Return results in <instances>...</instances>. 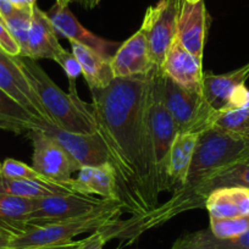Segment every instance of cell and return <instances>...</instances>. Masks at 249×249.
<instances>
[{"mask_svg": "<svg viewBox=\"0 0 249 249\" xmlns=\"http://www.w3.org/2000/svg\"><path fill=\"white\" fill-rule=\"evenodd\" d=\"M32 9H18L8 18H3L9 32L21 48L20 56H27L28 39H30L31 21H32Z\"/></svg>", "mask_w": 249, "mask_h": 249, "instance_id": "24", "label": "cell"}, {"mask_svg": "<svg viewBox=\"0 0 249 249\" xmlns=\"http://www.w3.org/2000/svg\"><path fill=\"white\" fill-rule=\"evenodd\" d=\"M47 15L50 22L54 26V30L57 36L87 45L105 56L111 57L117 48L120 47V43L110 42L104 38H100L99 36L93 35L90 31L83 27L80 21L76 18V16L71 13L68 4L56 1L54 6L48 11Z\"/></svg>", "mask_w": 249, "mask_h": 249, "instance_id": "13", "label": "cell"}, {"mask_svg": "<svg viewBox=\"0 0 249 249\" xmlns=\"http://www.w3.org/2000/svg\"><path fill=\"white\" fill-rule=\"evenodd\" d=\"M89 90L120 203L133 217L144 216L159 205L160 196L148 121V76L114 78L105 88Z\"/></svg>", "mask_w": 249, "mask_h": 249, "instance_id": "1", "label": "cell"}, {"mask_svg": "<svg viewBox=\"0 0 249 249\" xmlns=\"http://www.w3.org/2000/svg\"><path fill=\"white\" fill-rule=\"evenodd\" d=\"M1 175L9 178H31V179H47L38 174L32 166H28L20 160L8 158L1 165Z\"/></svg>", "mask_w": 249, "mask_h": 249, "instance_id": "28", "label": "cell"}, {"mask_svg": "<svg viewBox=\"0 0 249 249\" xmlns=\"http://www.w3.org/2000/svg\"><path fill=\"white\" fill-rule=\"evenodd\" d=\"M215 126L236 135H247L249 133V107L219 115L215 120Z\"/></svg>", "mask_w": 249, "mask_h": 249, "instance_id": "25", "label": "cell"}, {"mask_svg": "<svg viewBox=\"0 0 249 249\" xmlns=\"http://www.w3.org/2000/svg\"><path fill=\"white\" fill-rule=\"evenodd\" d=\"M209 230L217 238H233L241 236L249 231V215L231 219H210Z\"/></svg>", "mask_w": 249, "mask_h": 249, "instance_id": "26", "label": "cell"}, {"mask_svg": "<svg viewBox=\"0 0 249 249\" xmlns=\"http://www.w3.org/2000/svg\"><path fill=\"white\" fill-rule=\"evenodd\" d=\"M45 133L54 138L81 167L110 164L109 153L98 131L94 133H73L50 124Z\"/></svg>", "mask_w": 249, "mask_h": 249, "instance_id": "12", "label": "cell"}, {"mask_svg": "<svg viewBox=\"0 0 249 249\" xmlns=\"http://www.w3.org/2000/svg\"><path fill=\"white\" fill-rule=\"evenodd\" d=\"M16 10H18V8H15L9 0H0V16L3 18L10 16Z\"/></svg>", "mask_w": 249, "mask_h": 249, "instance_id": "32", "label": "cell"}, {"mask_svg": "<svg viewBox=\"0 0 249 249\" xmlns=\"http://www.w3.org/2000/svg\"><path fill=\"white\" fill-rule=\"evenodd\" d=\"M72 1H78V3H81L83 5V4H85V0H61V1H57V3H64V4H70V3H72Z\"/></svg>", "mask_w": 249, "mask_h": 249, "instance_id": "37", "label": "cell"}, {"mask_svg": "<svg viewBox=\"0 0 249 249\" xmlns=\"http://www.w3.org/2000/svg\"><path fill=\"white\" fill-rule=\"evenodd\" d=\"M186 1H188V3H198L200 0H186Z\"/></svg>", "mask_w": 249, "mask_h": 249, "instance_id": "40", "label": "cell"}, {"mask_svg": "<svg viewBox=\"0 0 249 249\" xmlns=\"http://www.w3.org/2000/svg\"><path fill=\"white\" fill-rule=\"evenodd\" d=\"M0 49H1V48H0Z\"/></svg>", "mask_w": 249, "mask_h": 249, "instance_id": "43", "label": "cell"}, {"mask_svg": "<svg viewBox=\"0 0 249 249\" xmlns=\"http://www.w3.org/2000/svg\"><path fill=\"white\" fill-rule=\"evenodd\" d=\"M122 213L124 207L121 203L119 200H110L107 204L76 219L33 227L23 233L16 234L11 239L9 249H30L70 243L80 234L94 232L100 227L117 221Z\"/></svg>", "mask_w": 249, "mask_h": 249, "instance_id": "4", "label": "cell"}, {"mask_svg": "<svg viewBox=\"0 0 249 249\" xmlns=\"http://www.w3.org/2000/svg\"><path fill=\"white\" fill-rule=\"evenodd\" d=\"M181 8L182 0H160L157 5L148 8L143 18L141 28L147 36L153 64L159 69L176 39Z\"/></svg>", "mask_w": 249, "mask_h": 249, "instance_id": "7", "label": "cell"}, {"mask_svg": "<svg viewBox=\"0 0 249 249\" xmlns=\"http://www.w3.org/2000/svg\"><path fill=\"white\" fill-rule=\"evenodd\" d=\"M18 61L54 126L73 133L97 132L92 107L81 99L75 82L69 81L66 93L49 77L37 60L18 56Z\"/></svg>", "mask_w": 249, "mask_h": 249, "instance_id": "2", "label": "cell"}, {"mask_svg": "<svg viewBox=\"0 0 249 249\" xmlns=\"http://www.w3.org/2000/svg\"><path fill=\"white\" fill-rule=\"evenodd\" d=\"M210 219H231L249 215V190L225 187L213 191L205 200Z\"/></svg>", "mask_w": 249, "mask_h": 249, "instance_id": "19", "label": "cell"}, {"mask_svg": "<svg viewBox=\"0 0 249 249\" xmlns=\"http://www.w3.org/2000/svg\"><path fill=\"white\" fill-rule=\"evenodd\" d=\"M56 1H61V0H56Z\"/></svg>", "mask_w": 249, "mask_h": 249, "instance_id": "42", "label": "cell"}, {"mask_svg": "<svg viewBox=\"0 0 249 249\" xmlns=\"http://www.w3.org/2000/svg\"><path fill=\"white\" fill-rule=\"evenodd\" d=\"M100 0H85V4L83 5L86 6V8L90 9V8H94V6H97L98 4H99Z\"/></svg>", "mask_w": 249, "mask_h": 249, "instance_id": "36", "label": "cell"}, {"mask_svg": "<svg viewBox=\"0 0 249 249\" xmlns=\"http://www.w3.org/2000/svg\"><path fill=\"white\" fill-rule=\"evenodd\" d=\"M62 50L64 48L60 45L54 26L47 13L40 10L37 5L33 6L27 57L33 60H55Z\"/></svg>", "mask_w": 249, "mask_h": 249, "instance_id": "18", "label": "cell"}, {"mask_svg": "<svg viewBox=\"0 0 249 249\" xmlns=\"http://www.w3.org/2000/svg\"><path fill=\"white\" fill-rule=\"evenodd\" d=\"M27 136L33 145V169L50 181L70 183L72 174L81 169L78 162L44 131H30Z\"/></svg>", "mask_w": 249, "mask_h": 249, "instance_id": "9", "label": "cell"}, {"mask_svg": "<svg viewBox=\"0 0 249 249\" xmlns=\"http://www.w3.org/2000/svg\"><path fill=\"white\" fill-rule=\"evenodd\" d=\"M0 229H1V227H0Z\"/></svg>", "mask_w": 249, "mask_h": 249, "instance_id": "44", "label": "cell"}, {"mask_svg": "<svg viewBox=\"0 0 249 249\" xmlns=\"http://www.w3.org/2000/svg\"><path fill=\"white\" fill-rule=\"evenodd\" d=\"M55 62H57L60 66L62 68L64 72L68 76L69 81L71 82H75L81 75H82V69H81L80 62L76 59L75 55L72 53L68 52V50H62L54 60Z\"/></svg>", "mask_w": 249, "mask_h": 249, "instance_id": "29", "label": "cell"}, {"mask_svg": "<svg viewBox=\"0 0 249 249\" xmlns=\"http://www.w3.org/2000/svg\"><path fill=\"white\" fill-rule=\"evenodd\" d=\"M0 89H3L16 102L20 103L45 126L53 124L37 93L21 69L18 56H11L1 49H0Z\"/></svg>", "mask_w": 249, "mask_h": 249, "instance_id": "10", "label": "cell"}, {"mask_svg": "<svg viewBox=\"0 0 249 249\" xmlns=\"http://www.w3.org/2000/svg\"><path fill=\"white\" fill-rule=\"evenodd\" d=\"M15 234L11 233V232L0 229V249H9V244H10Z\"/></svg>", "mask_w": 249, "mask_h": 249, "instance_id": "33", "label": "cell"}, {"mask_svg": "<svg viewBox=\"0 0 249 249\" xmlns=\"http://www.w3.org/2000/svg\"><path fill=\"white\" fill-rule=\"evenodd\" d=\"M162 103L176 124L178 133L202 135L215 126L216 115L203 98L202 92L187 89L162 73Z\"/></svg>", "mask_w": 249, "mask_h": 249, "instance_id": "5", "label": "cell"}, {"mask_svg": "<svg viewBox=\"0 0 249 249\" xmlns=\"http://www.w3.org/2000/svg\"><path fill=\"white\" fill-rule=\"evenodd\" d=\"M26 3H27L28 6H31V8H33V6H36L37 4H36V0H25Z\"/></svg>", "mask_w": 249, "mask_h": 249, "instance_id": "39", "label": "cell"}, {"mask_svg": "<svg viewBox=\"0 0 249 249\" xmlns=\"http://www.w3.org/2000/svg\"><path fill=\"white\" fill-rule=\"evenodd\" d=\"M208 27L209 16L205 9L204 0H200L198 3H188L186 0H182L176 39L200 62H203Z\"/></svg>", "mask_w": 249, "mask_h": 249, "instance_id": "14", "label": "cell"}, {"mask_svg": "<svg viewBox=\"0 0 249 249\" xmlns=\"http://www.w3.org/2000/svg\"><path fill=\"white\" fill-rule=\"evenodd\" d=\"M48 126L31 114L26 107L3 89H0V130L22 135L35 130L45 132Z\"/></svg>", "mask_w": 249, "mask_h": 249, "instance_id": "21", "label": "cell"}, {"mask_svg": "<svg viewBox=\"0 0 249 249\" xmlns=\"http://www.w3.org/2000/svg\"><path fill=\"white\" fill-rule=\"evenodd\" d=\"M170 249H213L203 243L196 232L184 233L176 239Z\"/></svg>", "mask_w": 249, "mask_h": 249, "instance_id": "31", "label": "cell"}, {"mask_svg": "<svg viewBox=\"0 0 249 249\" xmlns=\"http://www.w3.org/2000/svg\"><path fill=\"white\" fill-rule=\"evenodd\" d=\"M80 244V241H72L66 244H59V246H48V247H38V248L30 249H76Z\"/></svg>", "mask_w": 249, "mask_h": 249, "instance_id": "34", "label": "cell"}, {"mask_svg": "<svg viewBox=\"0 0 249 249\" xmlns=\"http://www.w3.org/2000/svg\"><path fill=\"white\" fill-rule=\"evenodd\" d=\"M249 62L222 75L203 73L202 94L208 107L216 115L249 107Z\"/></svg>", "mask_w": 249, "mask_h": 249, "instance_id": "6", "label": "cell"}, {"mask_svg": "<svg viewBox=\"0 0 249 249\" xmlns=\"http://www.w3.org/2000/svg\"><path fill=\"white\" fill-rule=\"evenodd\" d=\"M107 241H109V238H107V231H105V226L100 227V229L95 230L87 238L81 239L80 244L76 249H103V247Z\"/></svg>", "mask_w": 249, "mask_h": 249, "instance_id": "30", "label": "cell"}, {"mask_svg": "<svg viewBox=\"0 0 249 249\" xmlns=\"http://www.w3.org/2000/svg\"><path fill=\"white\" fill-rule=\"evenodd\" d=\"M9 1H10V3L18 9H28V8H31V6L27 5V3H26L25 0H9Z\"/></svg>", "mask_w": 249, "mask_h": 249, "instance_id": "35", "label": "cell"}, {"mask_svg": "<svg viewBox=\"0 0 249 249\" xmlns=\"http://www.w3.org/2000/svg\"><path fill=\"white\" fill-rule=\"evenodd\" d=\"M110 200L78 193L37 198L28 216L27 230L76 219L107 204Z\"/></svg>", "mask_w": 249, "mask_h": 249, "instance_id": "8", "label": "cell"}, {"mask_svg": "<svg viewBox=\"0 0 249 249\" xmlns=\"http://www.w3.org/2000/svg\"><path fill=\"white\" fill-rule=\"evenodd\" d=\"M35 199L0 193V227L16 234L27 231V220Z\"/></svg>", "mask_w": 249, "mask_h": 249, "instance_id": "23", "label": "cell"}, {"mask_svg": "<svg viewBox=\"0 0 249 249\" xmlns=\"http://www.w3.org/2000/svg\"><path fill=\"white\" fill-rule=\"evenodd\" d=\"M161 71L166 77L177 85L202 92L203 83V62L195 55L184 49L178 40L175 39L161 65Z\"/></svg>", "mask_w": 249, "mask_h": 249, "instance_id": "15", "label": "cell"}, {"mask_svg": "<svg viewBox=\"0 0 249 249\" xmlns=\"http://www.w3.org/2000/svg\"><path fill=\"white\" fill-rule=\"evenodd\" d=\"M69 186L78 195L99 196L105 199L119 200L115 171L110 164L82 166L77 171V177L71 179Z\"/></svg>", "mask_w": 249, "mask_h": 249, "instance_id": "17", "label": "cell"}, {"mask_svg": "<svg viewBox=\"0 0 249 249\" xmlns=\"http://www.w3.org/2000/svg\"><path fill=\"white\" fill-rule=\"evenodd\" d=\"M1 165H3V162H0V174H1Z\"/></svg>", "mask_w": 249, "mask_h": 249, "instance_id": "41", "label": "cell"}, {"mask_svg": "<svg viewBox=\"0 0 249 249\" xmlns=\"http://www.w3.org/2000/svg\"><path fill=\"white\" fill-rule=\"evenodd\" d=\"M115 78L147 77L154 66L150 57L147 36L142 28L120 44L110 60Z\"/></svg>", "mask_w": 249, "mask_h": 249, "instance_id": "11", "label": "cell"}, {"mask_svg": "<svg viewBox=\"0 0 249 249\" xmlns=\"http://www.w3.org/2000/svg\"><path fill=\"white\" fill-rule=\"evenodd\" d=\"M0 193L16 196V197L37 198L61 196L75 193L69 184L59 183L50 179H31V178H9L0 174Z\"/></svg>", "mask_w": 249, "mask_h": 249, "instance_id": "22", "label": "cell"}, {"mask_svg": "<svg viewBox=\"0 0 249 249\" xmlns=\"http://www.w3.org/2000/svg\"><path fill=\"white\" fill-rule=\"evenodd\" d=\"M199 137L197 133H177L167 158L162 192H175L183 183Z\"/></svg>", "mask_w": 249, "mask_h": 249, "instance_id": "16", "label": "cell"}, {"mask_svg": "<svg viewBox=\"0 0 249 249\" xmlns=\"http://www.w3.org/2000/svg\"><path fill=\"white\" fill-rule=\"evenodd\" d=\"M70 44L72 50L71 53L80 62L82 75L89 89L105 88L114 80L115 77L110 66L111 57L105 56L92 48L75 40H70Z\"/></svg>", "mask_w": 249, "mask_h": 249, "instance_id": "20", "label": "cell"}, {"mask_svg": "<svg viewBox=\"0 0 249 249\" xmlns=\"http://www.w3.org/2000/svg\"><path fill=\"white\" fill-rule=\"evenodd\" d=\"M244 159H247L244 136L227 132L216 126L209 128L198 140L183 183L167 200L174 202L190 195L215 172Z\"/></svg>", "mask_w": 249, "mask_h": 249, "instance_id": "3", "label": "cell"}, {"mask_svg": "<svg viewBox=\"0 0 249 249\" xmlns=\"http://www.w3.org/2000/svg\"><path fill=\"white\" fill-rule=\"evenodd\" d=\"M244 138H246V144H247V158H249V133L244 135Z\"/></svg>", "mask_w": 249, "mask_h": 249, "instance_id": "38", "label": "cell"}, {"mask_svg": "<svg viewBox=\"0 0 249 249\" xmlns=\"http://www.w3.org/2000/svg\"><path fill=\"white\" fill-rule=\"evenodd\" d=\"M200 241L213 249H249V231L233 238H217L209 229L196 232Z\"/></svg>", "mask_w": 249, "mask_h": 249, "instance_id": "27", "label": "cell"}]
</instances>
